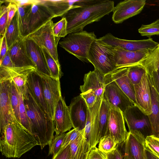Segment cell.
Wrapping results in <instances>:
<instances>
[{
  "label": "cell",
  "instance_id": "d6986e66",
  "mask_svg": "<svg viewBox=\"0 0 159 159\" xmlns=\"http://www.w3.org/2000/svg\"><path fill=\"white\" fill-rule=\"evenodd\" d=\"M8 51L15 67H33L36 69L27 51L24 38H20L16 41Z\"/></svg>",
  "mask_w": 159,
  "mask_h": 159
},
{
  "label": "cell",
  "instance_id": "9a60e30c",
  "mask_svg": "<svg viewBox=\"0 0 159 159\" xmlns=\"http://www.w3.org/2000/svg\"><path fill=\"white\" fill-rule=\"evenodd\" d=\"M10 81L6 80L0 82V130L9 123L17 121L13 113L9 96Z\"/></svg>",
  "mask_w": 159,
  "mask_h": 159
},
{
  "label": "cell",
  "instance_id": "d6a6232c",
  "mask_svg": "<svg viewBox=\"0 0 159 159\" xmlns=\"http://www.w3.org/2000/svg\"><path fill=\"white\" fill-rule=\"evenodd\" d=\"M9 91L14 116L17 121L20 124L19 102L18 90L15 84L11 80H10L9 84Z\"/></svg>",
  "mask_w": 159,
  "mask_h": 159
},
{
  "label": "cell",
  "instance_id": "f35d334b",
  "mask_svg": "<svg viewBox=\"0 0 159 159\" xmlns=\"http://www.w3.org/2000/svg\"><path fill=\"white\" fill-rule=\"evenodd\" d=\"M66 133H64L54 135L49 143L48 155L54 156L61 149Z\"/></svg>",
  "mask_w": 159,
  "mask_h": 159
},
{
  "label": "cell",
  "instance_id": "8fae6325",
  "mask_svg": "<svg viewBox=\"0 0 159 159\" xmlns=\"http://www.w3.org/2000/svg\"><path fill=\"white\" fill-rule=\"evenodd\" d=\"M110 106L109 124L106 135H110L117 145H120L125 142L129 132L125 127L122 112L112 106Z\"/></svg>",
  "mask_w": 159,
  "mask_h": 159
},
{
  "label": "cell",
  "instance_id": "7c38bea8",
  "mask_svg": "<svg viewBox=\"0 0 159 159\" xmlns=\"http://www.w3.org/2000/svg\"><path fill=\"white\" fill-rule=\"evenodd\" d=\"M104 94L97 99L93 106L89 108L84 137L89 147V151L96 147L98 141V116L99 111Z\"/></svg>",
  "mask_w": 159,
  "mask_h": 159
},
{
  "label": "cell",
  "instance_id": "3957f363",
  "mask_svg": "<svg viewBox=\"0 0 159 159\" xmlns=\"http://www.w3.org/2000/svg\"><path fill=\"white\" fill-rule=\"evenodd\" d=\"M23 97L32 134L43 149L48 145L54 136V121L39 106L26 84Z\"/></svg>",
  "mask_w": 159,
  "mask_h": 159
},
{
  "label": "cell",
  "instance_id": "d590c367",
  "mask_svg": "<svg viewBox=\"0 0 159 159\" xmlns=\"http://www.w3.org/2000/svg\"><path fill=\"white\" fill-rule=\"evenodd\" d=\"M17 90L19 102L20 124L32 134L30 125L27 114L23 97L18 89Z\"/></svg>",
  "mask_w": 159,
  "mask_h": 159
},
{
  "label": "cell",
  "instance_id": "74e56055",
  "mask_svg": "<svg viewBox=\"0 0 159 159\" xmlns=\"http://www.w3.org/2000/svg\"><path fill=\"white\" fill-rule=\"evenodd\" d=\"M138 32L141 36L149 38L153 35H159V19L150 24L142 25L138 29Z\"/></svg>",
  "mask_w": 159,
  "mask_h": 159
},
{
  "label": "cell",
  "instance_id": "bcb514c9",
  "mask_svg": "<svg viewBox=\"0 0 159 159\" xmlns=\"http://www.w3.org/2000/svg\"><path fill=\"white\" fill-rule=\"evenodd\" d=\"M84 99L89 108L92 107L97 100V96L92 90H89L80 94Z\"/></svg>",
  "mask_w": 159,
  "mask_h": 159
},
{
  "label": "cell",
  "instance_id": "30bf717a",
  "mask_svg": "<svg viewBox=\"0 0 159 159\" xmlns=\"http://www.w3.org/2000/svg\"><path fill=\"white\" fill-rule=\"evenodd\" d=\"M38 73L42 78L44 96L48 115L53 120L56 107L62 96L60 80Z\"/></svg>",
  "mask_w": 159,
  "mask_h": 159
},
{
  "label": "cell",
  "instance_id": "52a82bcc",
  "mask_svg": "<svg viewBox=\"0 0 159 159\" xmlns=\"http://www.w3.org/2000/svg\"><path fill=\"white\" fill-rule=\"evenodd\" d=\"M129 131L138 132L146 138L152 135V127L148 116L137 106L128 107L123 113Z\"/></svg>",
  "mask_w": 159,
  "mask_h": 159
},
{
  "label": "cell",
  "instance_id": "8992f818",
  "mask_svg": "<svg viewBox=\"0 0 159 159\" xmlns=\"http://www.w3.org/2000/svg\"><path fill=\"white\" fill-rule=\"evenodd\" d=\"M53 24L51 20L25 38L32 40L41 47L46 48L55 61L60 63L57 46L61 38L54 35L52 30Z\"/></svg>",
  "mask_w": 159,
  "mask_h": 159
},
{
  "label": "cell",
  "instance_id": "f1b7e54d",
  "mask_svg": "<svg viewBox=\"0 0 159 159\" xmlns=\"http://www.w3.org/2000/svg\"><path fill=\"white\" fill-rule=\"evenodd\" d=\"M150 86L152 99L151 112L148 116L152 127V135L159 138V95L150 84Z\"/></svg>",
  "mask_w": 159,
  "mask_h": 159
},
{
  "label": "cell",
  "instance_id": "2e32d148",
  "mask_svg": "<svg viewBox=\"0 0 159 159\" xmlns=\"http://www.w3.org/2000/svg\"><path fill=\"white\" fill-rule=\"evenodd\" d=\"M69 107L73 128L84 129L89 109L84 99L80 95L77 96L72 99Z\"/></svg>",
  "mask_w": 159,
  "mask_h": 159
},
{
  "label": "cell",
  "instance_id": "e575fe53",
  "mask_svg": "<svg viewBox=\"0 0 159 159\" xmlns=\"http://www.w3.org/2000/svg\"><path fill=\"white\" fill-rule=\"evenodd\" d=\"M128 68V76L132 84L134 85L139 83L146 72L144 68L139 64Z\"/></svg>",
  "mask_w": 159,
  "mask_h": 159
},
{
  "label": "cell",
  "instance_id": "ac0fdd59",
  "mask_svg": "<svg viewBox=\"0 0 159 159\" xmlns=\"http://www.w3.org/2000/svg\"><path fill=\"white\" fill-rule=\"evenodd\" d=\"M53 121L56 135L70 131L73 127L69 107L66 105L62 96L56 107Z\"/></svg>",
  "mask_w": 159,
  "mask_h": 159
},
{
  "label": "cell",
  "instance_id": "f907efd6",
  "mask_svg": "<svg viewBox=\"0 0 159 159\" xmlns=\"http://www.w3.org/2000/svg\"><path fill=\"white\" fill-rule=\"evenodd\" d=\"M9 2V4L7 6L8 10V20L7 28L9 25L12 20L16 12L18 11V7L15 3L11 2Z\"/></svg>",
  "mask_w": 159,
  "mask_h": 159
},
{
  "label": "cell",
  "instance_id": "83f0119b",
  "mask_svg": "<svg viewBox=\"0 0 159 159\" xmlns=\"http://www.w3.org/2000/svg\"><path fill=\"white\" fill-rule=\"evenodd\" d=\"M111 111L110 105L103 97L100 106L98 116V141L106 135L108 129Z\"/></svg>",
  "mask_w": 159,
  "mask_h": 159
},
{
  "label": "cell",
  "instance_id": "e0dca14e",
  "mask_svg": "<svg viewBox=\"0 0 159 159\" xmlns=\"http://www.w3.org/2000/svg\"><path fill=\"white\" fill-rule=\"evenodd\" d=\"M137 106L144 113L149 115L151 112L152 99L150 86L146 72L140 82L134 85Z\"/></svg>",
  "mask_w": 159,
  "mask_h": 159
},
{
  "label": "cell",
  "instance_id": "7402d4cb",
  "mask_svg": "<svg viewBox=\"0 0 159 159\" xmlns=\"http://www.w3.org/2000/svg\"><path fill=\"white\" fill-rule=\"evenodd\" d=\"M24 42L27 51L36 67V71L51 76L42 48L30 39L24 38Z\"/></svg>",
  "mask_w": 159,
  "mask_h": 159
},
{
  "label": "cell",
  "instance_id": "7bdbcfd3",
  "mask_svg": "<svg viewBox=\"0 0 159 159\" xmlns=\"http://www.w3.org/2000/svg\"><path fill=\"white\" fill-rule=\"evenodd\" d=\"M8 10L7 6L4 5L0 6V35H4L7 23Z\"/></svg>",
  "mask_w": 159,
  "mask_h": 159
},
{
  "label": "cell",
  "instance_id": "836d02e7",
  "mask_svg": "<svg viewBox=\"0 0 159 159\" xmlns=\"http://www.w3.org/2000/svg\"><path fill=\"white\" fill-rule=\"evenodd\" d=\"M145 69L150 84L159 95V71L147 64L139 62Z\"/></svg>",
  "mask_w": 159,
  "mask_h": 159
},
{
  "label": "cell",
  "instance_id": "9c48e42d",
  "mask_svg": "<svg viewBox=\"0 0 159 159\" xmlns=\"http://www.w3.org/2000/svg\"><path fill=\"white\" fill-rule=\"evenodd\" d=\"M105 77L104 97L110 105L119 109L123 113L128 107L134 105L109 74L105 75Z\"/></svg>",
  "mask_w": 159,
  "mask_h": 159
},
{
  "label": "cell",
  "instance_id": "ab89813d",
  "mask_svg": "<svg viewBox=\"0 0 159 159\" xmlns=\"http://www.w3.org/2000/svg\"><path fill=\"white\" fill-rule=\"evenodd\" d=\"M67 22L66 19L62 17L61 19L52 25V30L54 35L58 38H64L68 34L67 31Z\"/></svg>",
  "mask_w": 159,
  "mask_h": 159
},
{
  "label": "cell",
  "instance_id": "f6af8a7d",
  "mask_svg": "<svg viewBox=\"0 0 159 159\" xmlns=\"http://www.w3.org/2000/svg\"><path fill=\"white\" fill-rule=\"evenodd\" d=\"M89 151V146L84 137L73 159H86Z\"/></svg>",
  "mask_w": 159,
  "mask_h": 159
},
{
  "label": "cell",
  "instance_id": "f5cc1de1",
  "mask_svg": "<svg viewBox=\"0 0 159 159\" xmlns=\"http://www.w3.org/2000/svg\"><path fill=\"white\" fill-rule=\"evenodd\" d=\"M7 2H11L15 3L17 7H21L25 6L36 4L39 2L40 0H6Z\"/></svg>",
  "mask_w": 159,
  "mask_h": 159
},
{
  "label": "cell",
  "instance_id": "c3c4849f",
  "mask_svg": "<svg viewBox=\"0 0 159 159\" xmlns=\"http://www.w3.org/2000/svg\"><path fill=\"white\" fill-rule=\"evenodd\" d=\"M86 159H107L106 154L95 147L88 152Z\"/></svg>",
  "mask_w": 159,
  "mask_h": 159
},
{
  "label": "cell",
  "instance_id": "603a6c76",
  "mask_svg": "<svg viewBox=\"0 0 159 159\" xmlns=\"http://www.w3.org/2000/svg\"><path fill=\"white\" fill-rule=\"evenodd\" d=\"M124 144V152L127 153L133 159H144L145 139L138 132L129 131Z\"/></svg>",
  "mask_w": 159,
  "mask_h": 159
},
{
  "label": "cell",
  "instance_id": "5b68a950",
  "mask_svg": "<svg viewBox=\"0 0 159 159\" xmlns=\"http://www.w3.org/2000/svg\"><path fill=\"white\" fill-rule=\"evenodd\" d=\"M97 39L94 32L83 30L68 34L59 43L61 47L80 60L89 62V52L92 43Z\"/></svg>",
  "mask_w": 159,
  "mask_h": 159
},
{
  "label": "cell",
  "instance_id": "7a4b0ae2",
  "mask_svg": "<svg viewBox=\"0 0 159 159\" xmlns=\"http://www.w3.org/2000/svg\"><path fill=\"white\" fill-rule=\"evenodd\" d=\"M0 132V152L6 158H20L38 145L33 135L17 121L9 123Z\"/></svg>",
  "mask_w": 159,
  "mask_h": 159
},
{
  "label": "cell",
  "instance_id": "ba28073f",
  "mask_svg": "<svg viewBox=\"0 0 159 159\" xmlns=\"http://www.w3.org/2000/svg\"><path fill=\"white\" fill-rule=\"evenodd\" d=\"M99 39L113 47H119L132 52L149 51L156 47L159 44L152 38L138 40H128L118 38L111 33H108Z\"/></svg>",
  "mask_w": 159,
  "mask_h": 159
},
{
  "label": "cell",
  "instance_id": "8d00e7d4",
  "mask_svg": "<svg viewBox=\"0 0 159 159\" xmlns=\"http://www.w3.org/2000/svg\"><path fill=\"white\" fill-rule=\"evenodd\" d=\"M139 62L149 65L159 71V44Z\"/></svg>",
  "mask_w": 159,
  "mask_h": 159
},
{
  "label": "cell",
  "instance_id": "60d3db41",
  "mask_svg": "<svg viewBox=\"0 0 159 159\" xmlns=\"http://www.w3.org/2000/svg\"><path fill=\"white\" fill-rule=\"evenodd\" d=\"M109 135H106L100 139L98 148L103 152L106 153L109 152L118 146Z\"/></svg>",
  "mask_w": 159,
  "mask_h": 159
},
{
  "label": "cell",
  "instance_id": "5bb4252c",
  "mask_svg": "<svg viewBox=\"0 0 159 159\" xmlns=\"http://www.w3.org/2000/svg\"><path fill=\"white\" fill-rule=\"evenodd\" d=\"M36 70L33 67L10 68L0 66V82L11 80L23 97L27 77L30 73Z\"/></svg>",
  "mask_w": 159,
  "mask_h": 159
},
{
  "label": "cell",
  "instance_id": "44dd1931",
  "mask_svg": "<svg viewBox=\"0 0 159 159\" xmlns=\"http://www.w3.org/2000/svg\"><path fill=\"white\" fill-rule=\"evenodd\" d=\"M113 47L115 53L114 60L117 69L128 68L138 64L152 50L132 52L126 50L119 47Z\"/></svg>",
  "mask_w": 159,
  "mask_h": 159
},
{
  "label": "cell",
  "instance_id": "680465c9",
  "mask_svg": "<svg viewBox=\"0 0 159 159\" xmlns=\"http://www.w3.org/2000/svg\"><path fill=\"white\" fill-rule=\"evenodd\" d=\"M144 159H146L145 157H145H144Z\"/></svg>",
  "mask_w": 159,
  "mask_h": 159
},
{
  "label": "cell",
  "instance_id": "4dcf8cb0",
  "mask_svg": "<svg viewBox=\"0 0 159 159\" xmlns=\"http://www.w3.org/2000/svg\"><path fill=\"white\" fill-rule=\"evenodd\" d=\"M32 7V5L21 7H17L19 30L21 36L24 38L26 36L29 19Z\"/></svg>",
  "mask_w": 159,
  "mask_h": 159
},
{
  "label": "cell",
  "instance_id": "b9f144b4",
  "mask_svg": "<svg viewBox=\"0 0 159 159\" xmlns=\"http://www.w3.org/2000/svg\"><path fill=\"white\" fill-rule=\"evenodd\" d=\"M145 147L159 158V138L153 135L147 137L145 139Z\"/></svg>",
  "mask_w": 159,
  "mask_h": 159
},
{
  "label": "cell",
  "instance_id": "cb8c5ba5",
  "mask_svg": "<svg viewBox=\"0 0 159 159\" xmlns=\"http://www.w3.org/2000/svg\"><path fill=\"white\" fill-rule=\"evenodd\" d=\"M84 82V84L80 87L81 93L92 90L95 93L97 98L104 94L105 75L98 70L94 69L85 74Z\"/></svg>",
  "mask_w": 159,
  "mask_h": 159
},
{
  "label": "cell",
  "instance_id": "4fadbf2b",
  "mask_svg": "<svg viewBox=\"0 0 159 159\" xmlns=\"http://www.w3.org/2000/svg\"><path fill=\"white\" fill-rule=\"evenodd\" d=\"M146 3L145 0H125L114 7L112 20L116 24H119L140 13Z\"/></svg>",
  "mask_w": 159,
  "mask_h": 159
},
{
  "label": "cell",
  "instance_id": "484cf974",
  "mask_svg": "<svg viewBox=\"0 0 159 159\" xmlns=\"http://www.w3.org/2000/svg\"><path fill=\"white\" fill-rule=\"evenodd\" d=\"M26 84L39 106L49 115L44 96L42 78L36 70L32 72L28 75Z\"/></svg>",
  "mask_w": 159,
  "mask_h": 159
},
{
  "label": "cell",
  "instance_id": "ffe728a7",
  "mask_svg": "<svg viewBox=\"0 0 159 159\" xmlns=\"http://www.w3.org/2000/svg\"><path fill=\"white\" fill-rule=\"evenodd\" d=\"M40 2V0L39 3L32 5L26 36L54 18L47 9Z\"/></svg>",
  "mask_w": 159,
  "mask_h": 159
},
{
  "label": "cell",
  "instance_id": "f546056e",
  "mask_svg": "<svg viewBox=\"0 0 159 159\" xmlns=\"http://www.w3.org/2000/svg\"><path fill=\"white\" fill-rule=\"evenodd\" d=\"M18 20V13L17 11L7 28L4 34L8 49L16 41L20 38H22L20 33Z\"/></svg>",
  "mask_w": 159,
  "mask_h": 159
},
{
  "label": "cell",
  "instance_id": "7dc6e473",
  "mask_svg": "<svg viewBox=\"0 0 159 159\" xmlns=\"http://www.w3.org/2000/svg\"><path fill=\"white\" fill-rule=\"evenodd\" d=\"M84 137V132L69 144L71 152V159H73L74 158Z\"/></svg>",
  "mask_w": 159,
  "mask_h": 159
},
{
  "label": "cell",
  "instance_id": "d4e9b609",
  "mask_svg": "<svg viewBox=\"0 0 159 159\" xmlns=\"http://www.w3.org/2000/svg\"><path fill=\"white\" fill-rule=\"evenodd\" d=\"M128 68L117 69L108 74L121 89L127 96L134 105L136 103L134 85L128 76Z\"/></svg>",
  "mask_w": 159,
  "mask_h": 159
},
{
  "label": "cell",
  "instance_id": "db71d44e",
  "mask_svg": "<svg viewBox=\"0 0 159 159\" xmlns=\"http://www.w3.org/2000/svg\"><path fill=\"white\" fill-rule=\"evenodd\" d=\"M0 66L10 68L15 67L8 50L2 61L0 62Z\"/></svg>",
  "mask_w": 159,
  "mask_h": 159
},
{
  "label": "cell",
  "instance_id": "11a10c76",
  "mask_svg": "<svg viewBox=\"0 0 159 159\" xmlns=\"http://www.w3.org/2000/svg\"><path fill=\"white\" fill-rule=\"evenodd\" d=\"M118 147L112 151L106 153L107 159H124Z\"/></svg>",
  "mask_w": 159,
  "mask_h": 159
},
{
  "label": "cell",
  "instance_id": "6da1fadb",
  "mask_svg": "<svg viewBox=\"0 0 159 159\" xmlns=\"http://www.w3.org/2000/svg\"><path fill=\"white\" fill-rule=\"evenodd\" d=\"M114 4L109 0L74 1L73 7L62 16L67 22V34L82 31L87 25L98 21L113 11Z\"/></svg>",
  "mask_w": 159,
  "mask_h": 159
},
{
  "label": "cell",
  "instance_id": "681fc988",
  "mask_svg": "<svg viewBox=\"0 0 159 159\" xmlns=\"http://www.w3.org/2000/svg\"><path fill=\"white\" fill-rule=\"evenodd\" d=\"M52 159H71V152L69 144L53 156Z\"/></svg>",
  "mask_w": 159,
  "mask_h": 159
},
{
  "label": "cell",
  "instance_id": "1f68e13d",
  "mask_svg": "<svg viewBox=\"0 0 159 159\" xmlns=\"http://www.w3.org/2000/svg\"><path fill=\"white\" fill-rule=\"evenodd\" d=\"M41 47L50 72L51 76L55 79L60 80L63 75L60 64L57 63L55 61L46 48Z\"/></svg>",
  "mask_w": 159,
  "mask_h": 159
},
{
  "label": "cell",
  "instance_id": "6f0895ef",
  "mask_svg": "<svg viewBox=\"0 0 159 159\" xmlns=\"http://www.w3.org/2000/svg\"><path fill=\"white\" fill-rule=\"evenodd\" d=\"M124 159H133L131 156L126 152H124Z\"/></svg>",
  "mask_w": 159,
  "mask_h": 159
},
{
  "label": "cell",
  "instance_id": "816d5d0a",
  "mask_svg": "<svg viewBox=\"0 0 159 159\" xmlns=\"http://www.w3.org/2000/svg\"><path fill=\"white\" fill-rule=\"evenodd\" d=\"M8 50L5 35L0 36V62L2 61Z\"/></svg>",
  "mask_w": 159,
  "mask_h": 159
},
{
  "label": "cell",
  "instance_id": "ee69618b",
  "mask_svg": "<svg viewBox=\"0 0 159 159\" xmlns=\"http://www.w3.org/2000/svg\"><path fill=\"white\" fill-rule=\"evenodd\" d=\"M84 131L85 128L80 130L78 128H74L66 133L61 149L65 148L71 142L84 132Z\"/></svg>",
  "mask_w": 159,
  "mask_h": 159
},
{
  "label": "cell",
  "instance_id": "9f6ffc18",
  "mask_svg": "<svg viewBox=\"0 0 159 159\" xmlns=\"http://www.w3.org/2000/svg\"><path fill=\"white\" fill-rule=\"evenodd\" d=\"M145 156L146 159H159V158L146 148L145 150Z\"/></svg>",
  "mask_w": 159,
  "mask_h": 159
},
{
  "label": "cell",
  "instance_id": "4316f807",
  "mask_svg": "<svg viewBox=\"0 0 159 159\" xmlns=\"http://www.w3.org/2000/svg\"><path fill=\"white\" fill-rule=\"evenodd\" d=\"M74 1L63 0H40V3L45 7L54 17L62 16L73 7Z\"/></svg>",
  "mask_w": 159,
  "mask_h": 159
},
{
  "label": "cell",
  "instance_id": "277c9868",
  "mask_svg": "<svg viewBox=\"0 0 159 159\" xmlns=\"http://www.w3.org/2000/svg\"><path fill=\"white\" fill-rule=\"evenodd\" d=\"M114 55L113 47L97 39L90 47L88 60L94 69L105 75L117 69L114 60Z\"/></svg>",
  "mask_w": 159,
  "mask_h": 159
}]
</instances>
